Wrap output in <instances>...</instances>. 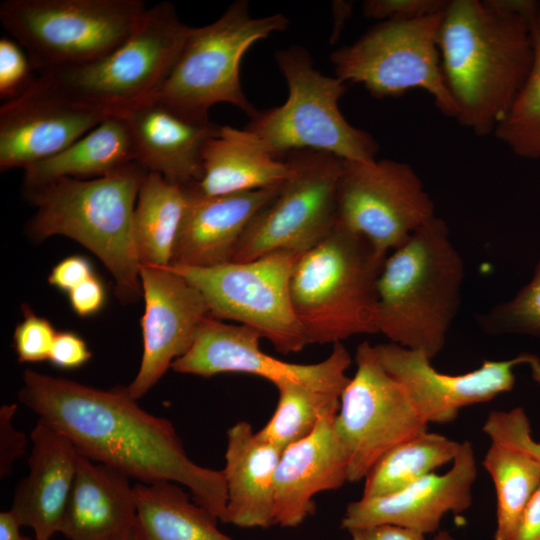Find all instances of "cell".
Masks as SVG:
<instances>
[{
    "label": "cell",
    "instance_id": "cell-1",
    "mask_svg": "<svg viewBox=\"0 0 540 540\" xmlns=\"http://www.w3.org/2000/svg\"><path fill=\"white\" fill-rule=\"evenodd\" d=\"M18 396L79 453L141 483L169 481L186 487L196 503L225 521L222 470L193 462L173 424L142 409L127 387L97 389L27 369Z\"/></svg>",
    "mask_w": 540,
    "mask_h": 540
},
{
    "label": "cell",
    "instance_id": "cell-2",
    "mask_svg": "<svg viewBox=\"0 0 540 540\" xmlns=\"http://www.w3.org/2000/svg\"><path fill=\"white\" fill-rule=\"evenodd\" d=\"M534 0H449L439 33L442 70L456 120L479 136L494 133L533 62Z\"/></svg>",
    "mask_w": 540,
    "mask_h": 540
},
{
    "label": "cell",
    "instance_id": "cell-3",
    "mask_svg": "<svg viewBox=\"0 0 540 540\" xmlns=\"http://www.w3.org/2000/svg\"><path fill=\"white\" fill-rule=\"evenodd\" d=\"M464 278L448 226L435 216L384 262L377 284L378 333L432 360L458 313Z\"/></svg>",
    "mask_w": 540,
    "mask_h": 540
},
{
    "label": "cell",
    "instance_id": "cell-4",
    "mask_svg": "<svg viewBox=\"0 0 540 540\" xmlns=\"http://www.w3.org/2000/svg\"><path fill=\"white\" fill-rule=\"evenodd\" d=\"M147 173L134 162L102 177L61 178L26 192L37 208L29 235L35 240L63 235L79 242L110 271L120 300L136 301L142 285L133 217Z\"/></svg>",
    "mask_w": 540,
    "mask_h": 540
},
{
    "label": "cell",
    "instance_id": "cell-5",
    "mask_svg": "<svg viewBox=\"0 0 540 540\" xmlns=\"http://www.w3.org/2000/svg\"><path fill=\"white\" fill-rule=\"evenodd\" d=\"M386 258L338 221L299 256L290 297L308 344L378 333L377 284Z\"/></svg>",
    "mask_w": 540,
    "mask_h": 540
},
{
    "label": "cell",
    "instance_id": "cell-6",
    "mask_svg": "<svg viewBox=\"0 0 540 540\" xmlns=\"http://www.w3.org/2000/svg\"><path fill=\"white\" fill-rule=\"evenodd\" d=\"M288 86L280 106L257 111L245 129L255 133L277 158L312 150L342 160L376 159L379 146L367 131L351 125L339 109L347 84L315 68L311 54L299 45L275 52Z\"/></svg>",
    "mask_w": 540,
    "mask_h": 540
},
{
    "label": "cell",
    "instance_id": "cell-7",
    "mask_svg": "<svg viewBox=\"0 0 540 540\" xmlns=\"http://www.w3.org/2000/svg\"><path fill=\"white\" fill-rule=\"evenodd\" d=\"M142 0H5L0 22L39 75L109 54L138 28Z\"/></svg>",
    "mask_w": 540,
    "mask_h": 540
},
{
    "label": "cell",
    "instance_id": "cell-8",
    "mask_svg": "<svg viewBox=\"0 0 540 540\" xmlns=\"http://www.w3.org/2000/svg\"><path fill=\"white\" fill-rule=\"evenodd\" d=\"M288 25L282 13L252 17L247 0L231 3L213 23L190 27L169 75L149 98L204 117L213 105L227 103L253 117L258 110L241 86V59L255 42Z\"/></svg>",
    "mask_w": 540,
    "mask_h": 540
},
{
    "label": "cell",
    "instance_id": "cell-9",
    "mask_svg": "<svg viewBox=\"0 0 540 540\" xmlns=\"http://www.w3.org/2000/svg\"><path fill=\"white\" fill-rule=\"evenodd\" d=\"M189 29L175 6L162 1L148 8L136 31L109 54L38 76L75 101L110 116L123 115L165 81Z\"/></svg>",
    "mask_w": 540,
    "mask_h": 540
},
{
    "label": "cell",
    "instance_id": "cell-10",
    "mask_svg": "<svg viewBox=\"0 0 540 540\" xmlns=\"http://www.w3.org/2000/svg\"><path fill=\"white\" fill-rule=\"evenodd\" d=\"M444 11L377 22L358 40L331 53L335 76L346 84L362 85L377 98L424 90L443 115L456 119L457 106L445 81L439 49Z\"/></svg>",
    "mask_w": 540,
    "mask_h": 540
},
{
    "label": "cell",
    "instance_id": "cell-11",
    "mask_svg": "<svg viewBox=\"0 0 540 540\" xmlns=\"http://www.w3.org/2000/svg\"><path fill=\"white\" fill-rule=\"evenodd\" d=\"M301 254L279 250L251 261L170 267L203 296L209 316L256 330L283 354L307 344L291 303L290 280Z\"/></svg>",
    "mask_w": 540,
    "mask_h": 540
},
{
    "label": "cell",
    "instance_id": "cell-12",
    "mask_svg": "<svg viewBox=\"0 0 540 540\" xmlns=\"http://www.w3.org/2000/svg\"><path fill=\"white\" fill-rule=\"evenodd\" d=\"M284 157L291 173L277 196L246 227L232 262L251 261L279 250L302 254L337 222V186L343 160L312 150Z\"/></svg>",
    "mask_w": 540,
    "mask_h": 540
},
{
    "label": "cell",
    "instance_id": "cell-13",
    "mask_svg": "<svg viewBox=\"0 0 540 540\" xmlns=\"http://www.w3.org/2000/svg\"><path fill=\"white\" fill-rule=\"evenodd\" d=\"M356 371L345 386L334 427L348 465V481L364 479L397 444L428 430L405 387L365 341L355 353Z\"/></svg>",
    "mask_w": 540,
    "mask_h": 540
},
{
    "label": "cell",
    "instance_id": "cell-14",
    "mask_svg": "<svg viewBox=\"0 0 540 540\" xmlns=\"http://www.w3.org/2000/svg\"><path fill=\"white\" fill-rule=\"evenodd\" d=\"M435 217L434 203L415 170L391 159L343 160L337 221L388 256Z\"/></svg>",
    "mask_w": 540,
    "mask_h": 540
},
{
    "label": "cell",
    "instance_id": "cell-15",
    "mask_svg": "<svg viewBox=\"0 0 540 540\" xmlns=\"http://www.w3.org/2000/svg\"><path fill=\"white\" fill-rule=\"evenodd\" d=\"M261 335L245 325H230L207 316L200 324L193 344L171 368L182 374L210 377L220 373H245L277 385L294 382L343 392L350 377L352 360L342 342L333 344L329 356L314 364L289 363L260 348Z\"/></svg>",
    "mask_w": 540,
    "mask_h": 540
},
{
    "label": "cell",
    "instance_id": "cell-16",
    "mask_svg": "<svg viewBox=\"0 0 540 540\" xmlns=\"http://www.w3.org/2000/svg\"><path fill=\"white\" fill-rule=\"evenodd\" d=\"M109 116L37 76L27 91L0 108V170L25 169L46 160Z\"/></svg>",
    "mask_w": 540,
    "mask_h": 540
},
{
    "label": "cell",
    "instance_id": "cell-17",
    "mask_svg": "<svg viewBox=\"0 0 540 540\" xmlns=\"http://www.w3.org/2000/svg\"><path fill=\"white\" fill-rule=\"evenodd\" d=\"M140 279L145 301L143 354L138 373L127 386L136 400L190 349L201 322L209 316L201 293L170 267L141 265Z\"/></svg>",
    "mask_w": 540,
    "mask_h": 540
},
{
    "label": "cell",
    "instance_id": "cell-18",
    "mask_svg": "<svg viewBox=\"0 0 540 540\" xmlns=\"http://www.w3.org/2000/svg\"><path fill=\"white\" fill-rule=\"evenodd\" d=\"M381 364L407 390L429 423H450L460 409L492 400L512 390L513 369L534 357L522 353L509 360H484L477 369L458 375L437 371L424 353L394 343L375 346Z\"/></svg>",
    "mask_w": 540,
    "mask_h": 540
},
{
    "label": "cell",
    "instance_id": "cell-19",
    "mask_svg": "<svg viewBox=\"0 0 540 540\" xmlns=\"http://www.w3.org/2000/svg\"><path fill=\"white\" fill-rule=\"evenodd\" d=\"M476 476L472 444L464 441L449 471L441 475L433 472L393 494L361 497L349 503L341 526L349 530L390 524L424 535L435 532L445 514H459L470 508Z\"/></svg>",
    "mask_w": 540,
    "mask_h": 540
},
{
    "label": "cell",
    "instance_id": "cell-20",
    "mask_svg": "<svg viewBox=\"0 0 540 540\" xmlns=\"http://www.w3.org/2000/svg\"><path fill=\"white\" fill-rule=\"evenodd\" d=\"M120 116L130 130L135 162L144 170L182 187L201 180L204 148L222 125L153 98Z\"/></svg>",
    "mask_w": 540,
    "mask_h": 540
},
{
    "label": "cell",
    "instance_id": "cell-21",
    "mask_svg": "<svg viewBox=\"0 0 540 540\" xmlns=\"http://www.w3.org/2000/svg\"><path fill=\"white\" fill-rule=\"evenodd\" d=\"M282 184L219 196L184 187L186 203L170 267H212L232 262L246 227L277 196Z\"/></svg>",
    "mask_w": 540,
    "mask_h": 540
},
{
    "label": "cell",
    "instance_id": "cell-22",
    "mask_svg": "<svg viewBox=\"0 0 540 540\" xmlns=\"http://www.w3.org/2000/svg\"><path fill=\"white\" fill-rule=\"evenodd\" d=\"M338 412L324 416L306 437L286 447L275 472L274 525L299 526L314 513L315 495L348 481V465L337 437Z\"/></svg>",
    "mask_w": 540,
    "mask_h": 540
},
{
    "label": "cell",
    "instance_id": "cell-23",
    "mask_svg": "<svg viewBox=\"0 0 540 540\" xmlns=\"http://www.w3.org/2000/svg\"><path fill=\"white\" fill-rule=\"evenodd\" d=\"M29 473L16 487L10 509L36 540L59 532L73 485L79 452L72 441L39 419L31 435Z\"/></svg>",
    "mask_w": 540,
    "mask_h": 540
},
{
    "label": "cell",
    "instance_id": "cell-24",
    "mask_svg": "<svg viewBox=\"0 0 540 540\" xmlns=\"http://www.w3.org/2000/svg\"><path fill=\"white\" fill-rule=\"evenodd\" d=\"M136 523L130 478L79 453L59 532L69 540H121Z\"/></svg>",
    "mask_w": 540,
    "mask_h": 540
},
{
    "label": "cell",
    "instance_id": "cell-25",
    "mask_svg": "<svg viewBox=\"0 0 540 540\" xmlns=\"http://www.w3.org/2000/svg\"><path fill=\"white\" fill-rule=\"evenodd\" d=\"M282 450L262 439L246 421L227 431L225 523L241 528L274 525L275 472Z\"/></svg>",
    "mask_w": 540,
    "mask_h": 540
},
{
    "label": "cell",
    "instance_id": "cell-26",
    "mask_svg": "<svg viewBox=\"0 0 540 540\" xmlns=\"http://www.w3.org/2000/svg\"><path fill=\"white\" fill-rule=\"evenodd\" d=\"M202 171L201 180L191 187L219 196L281 184L291 166L285 158L275 157L255 133L224 125L204 148Z\"/></svg>",
    "mask_w": 540,
    "mask_h": 540
},
{
    "label": "cell",
    "instance_id": "cell-27",
    "mask_svg": "<svg viewBox=\"0 0 540 540\" xmlns=\"http://www.w3.org/2000/svg\"><path fill=\"white\" fill-rule=\"evenodd\" d=\"M134 162L129 127L113 115L60 153L26 167L23 189L33 191L61 178H98Z\"/></svg>",
    "mask_w": 540,
    "mask_h": 540
},
{
    "label": "cell",
    "instance_id": "cell-28",
    "mask_svg": "<svg viewBox=\"0 0 540 540\" xmlns=\"http://www.w3.org/2000/svg\"><path fill=\"white\" fill-rule=\"evenodd\" d=\"M137 540H234L221 532L217 518L169 481L134 485Z\"/></svg>",
    "mask_w": 540,
    "mask_h": 540
},
{
    "label": "cell",
    "instance_id": "cell-29",
    "mask_svg": "<svg viewBox=\"0 0 540 540\" xmlns=\"http://www.w3.org/2000/svg\"><path fill=\"white\" fill-rule=\"evenodd\" d=\"M186 203L185 188L147 173L141 183L133 217V235L141 265L167 268Z\"/></svg>",
    "mask_w": 540,
    "mask_h": 540
},
{
    "label": "cell",
    "instance_id": "cell-30",
    "mask_svg": "<svg viewBox=\"0 0 540 540\" xmlns=\"http://www.w3.org/2000/svg\"><path fill=\"white\" fill-rule=\"evenodd\" d=\"M460 442L424 431L391 448L364 477L362 497H380L398 492L453 462Z\"/></svg>",
    "mask_w": 540,
    "mask_h": 540
},
{
    "label": "cell",
    "instance_id": "cell-31",
    "mask_svg": "<svg viewBox=\"0 0 540 540\" xmlns=\"http://www.w3.org/2000/svg\"><path fill=\"white\" fill-rule=\"evenodd\" d=\"M482 464L496 491L494 540H509L540 486V464L524 450L503 441H491Z\"/></svg>",
    "mask_w": 540,
    "mask_h": 540
},
{
    "label": "cell",
    "instance_id": "cell-32",
    "mask_svg": "<svg viewBox=\"0 0 540 540\" xmlns=\"http://www.w3.org/2000/svg\"><path fill=\"white\" fill-rule=\"evenodd\" d=\"M275 387L278 390L275 411L257 433L282 451L308 436L324 416L339 410L340 391L294 382H282Z\"/></svg>",
    "mask_w": 540,
    "mask_h": 540
},
{
    "label": "cell",
    "instance_id": "cell-33",
    "mask_svg": "<svg viewBox=\"0 0 540 540\" xmlns=\"http://www.w3.org/2000/svg\"><path fill=\"white\" fill-rule=\"evenodd\" d=\"M530 28L533 42L531 70L493 134L517 156L540 159V8L531 17Z\"/></svg>",
    "mask_w": 540,
    "mask_h": 540
},
{
    "label": "cell",
    "instance_id": "cell-34",
    "mask_svg": "<svg viewBox=\"0 0 540 540\" xmlns=\"http://www.w3.org/2000/svg\"><path fill=\"white\" fill-rule=\"evenodd\" d=\"M487 334L540 336V259L531 279L509 300L477 317Z\"/></svg>",
    "mask_w": 540,
    "mask_h": 540
},
{
    "label": "cell",
    "instance_id": "cell-35",
    "mask_svg": "<svg viewBox=\"0 0 540 540\" xmlns=\"http://www.w3.org/2000/svg\"><path fill=\"white\" fill-rule=\"evenodd\" d=\"M33 65L23 47L12 37L0 39V98L13 100L27 91L37 77Z\"/></svg>",
    "mask_w": 540,
    "mask_h": 540
},
{
    "label": "cell",
    "instance_id": "cell-36",
    "mask_svg": "<svg viewBox=\"0 0 540 540\" xmlns=\"http://www.w3.org/2000/svg\"><path fill=\"white\" fill-rule=\"evenodd\" d=\"M56 334L47 319L25 307L24 319L16 326L13 336L18 360L26 363L49 360Z\"/></svg>",
    "mask_w": 540,
    "mask_h": 540
},
{
    "label": "cell",
    "instance_id": "cell-37",
    "mask_svg": "<svg viewBox=\"0 0 540 540\" xmlns=\"http://www.w3.org/2000/svg\"><path fill=\"white\" fill-rule=\"evenodd\" d=\"M483 431L491 441H503L514 445L527 452L540 464V443L532 439L530 424L522 408L490 412Z\"/></svg>",
    "mask_w": 540,
    "mask_h": 540
},
{
    "label": "cell",
    "instance_id": "cell-38",
    "mask_svg": "<svg viewBox=\"0 0 540 540\" xmlns=\"http://www.w3.org/2000/svg\"><path fill=\"white\" fill-rule=\"evenodd\" d=\"M449 0H367L363 15L375 20H410L442 12Z\"/></svg>",
    "mask_w": 540,
    "mask_h": 540
},
{
    "label": "cell",
    "instance_id": "cell-39",
    "mask_svg": "<svg viewBox=\"0 0 540 540\" xmlns=\"http://www.w3.org/2000/svg\"><path fill=\"white\" fill-rule=\"evenodd\" d=\"M17 410L16 404H5L0 408V477H8L13 471L17 458L25 452L26 437L17 430L13 418Z\"/></svg>",
    "mask_w": 540,
    "mask_h": 540
},
{
    "label": "cell",
    "instance_id": "cell-40",
    "mask_svg": "<svg viewBox=\"0 0 540 540\" xmlns=\"http://www.w3.org/2000/svg\"><path fill=\"white\" fill-rule=\"evenodd\" d=\"M92 357L86 342L77 333L57 332L49 361L61 369H76L83 366Z\"/></svg>",
    "mask_w": 540,
    "mask_h": 540
},
{
    "label": "cell",
    "instance_id": "cell-41",
    "mask_svg": "<svg viewBox=\"0 0 540 540\" xmlns=\"http://www.w3.org/2000/svg\"><path fill=\"white\" fill-rule=\"evenodd\" d=\"M94 276L93 268L83 256H69L58 262L48 276L49 283L69 293L75 287Z\"/></svg>",
    "mask_w": 540,
    "mask_h": 540
},
{
    "label": "cell",
    "instance_id": "cell-42",
    "mask_svg": "<svg viewBox=\"0 0 540 540\" xmlns=\"http://www.w3.org/2000/svg\"><path fill=\"white\" fill-rule=\"evenodd\" d=\"M73 311L80 317H88L101 310L106 292L103 283L95 275L68 293Z\"/></svg>",
    "mask_w": 540,
    "mask_h": 540
},
{
    "label": "cell",
    "instance_id": "cell-43",
    "mask_svg": "<svg viewBox=\"0 0 540 540\" xmlns=\"http://www.w3.org/2000/svg\"><path fill=\"white\" fill-rule=\"evenodd\" d=\"M347 531L351 540H426L424 534L390 524L357 527Z\"/></svg>",
    "mask_w": 540,
    "mask_h": 540
},
{
    "label": "cell",
    "instance_id": "cell-44",
    "mask_svg": "<svg viewBox=\"0 0 540 540\" xmlns=\"http://www.w3.org/2000/svg\"><path fill=\"white\" fill-rule=\"evenodd\" d=\"M509 540H540V486L527 503Z\"/></svg>",
    "mask_w": 540,
    "mask_h": 540
},
{
    "label": "cell",
    "instance_id": "cell-45",
    "mask_svg": "<svg viewBox=\"0 0 540 540\" xmlns=\"http://www.w3.org/2000/svg\"><path fill=\"white\" fill-rule=\"evenodd\" d=\"M20 527L21 524L11 510L0 513V540H31L20 533Z\"/></svg>",
    "mask_w": 540,
    "mask_h": 540
},
{
    "label": "cell",
    "instance_id": "cell-46",
    "mask_svg": "<svg viewBox=\"0 0 540 540\" xmlns=\"http://www.w3.org/2000/svg\"><path fill=\"white\" fill-rule=\"evenodd\" d=\"M352 2L346 1H334L332 4V11L334 15V26L331 34V41H335L339 37V33L344 26V23L350 17L352 13Z\"/></svg>",
    "mask_w": 540,
    "mask_h": 540
},
{
    "label": "cell",
    "instance_id": "cell-47",
    "mask_svg": "<svg viewBox=\"0 0 540 540\" xmlns=\"http://www.w3.org/2000/svg\"><path fill=\"white\" fill-rule=\"evenodd\" d=\"M529 365L533 379L540 384V359L534 355Z\"/></svg>",
    "mask_w": 540,
    "mask_h": 540
},
{
    "label": "cell",
    "instance_id": "cell-48",
    "mask_svg": "<svg viewBox=\"0 0 540 540\" xmlns=\"http://www.w3.org/2000/svg\"><path fill=\"white\" fill-rule=\"evenodd\" d=\"M432 540H455L449 532L440 531Z\"/></svg>",
    "mask_w": 540,
    "mask_h": 540
},
{
    "label": "cell",
    "instance_id": "cell-49",
    "mask_svg": "<svg viewBox=\"0 0 540 540\" xmlns=\"http://www.w3.org/2000/svg\"><path fill=\"white\" fill-rule=\"evenodd\" d=\"M121 540H137V536H136V532H133L132 534H130L129 536L121 539Z\"/></svg>",
    "mask_w": 540,
    "mask_h": 540
},
{
    "label": "cell",
    "instance_id": "cell-50",
    "mask_svg": "<svg viewBox=\"0 0 540 540\" xmlns=\"http://www.w3.org/2000/svg\"><path fill=\"white\" fill-rule=\"evenodd\" d=\"M538 2H539V8H540V1H538Z\"/></svg>",
    "mask_w": 540,
    "mask_h": 540
}]
</instances>
